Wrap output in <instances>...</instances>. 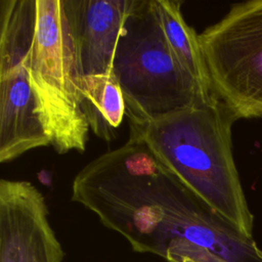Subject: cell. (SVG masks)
<instances>
[{
  "label": "cell",
  "instance_id": "10",
  "mask_svg": "<svg viewBox=\"0 0 262 262\" xmlns=\"http://www.w3.org/2000/svg\"><path fill=\"white\" fill-rule=\"evenodd\" d=\"M167 42L182 68L198 83L206 96L214 95L203 59L199 35L184 20L181 1L154 0Z\"/></svg>",
  "mask_w": 262,
  "mask_h": 262
},
{
  "label": "cell",
  "instance_id": "8",
  "mask_svg": "<svg viewBox=\"0 0 262 262\" xmlns=\"http://www.w3.org/2000/svg\"><path fill=\"white\" fill-rule=\"evenodd\" d=\"M49 144L27 69L19 61L0 59V162Z\"/></svg>",
  "mask_w": 262,
  "mask_h": 262
},
{
  "label": "cell",
  "instance_id": "7",
  "mask_svg": "<svg viewBox=\"0 0 262 262\" xmlns=\"http://www.w3.org/2000/svg\"><path fill=\"white\" fill-rule=\"evenodd\" d=\"M81 77L113 75L132 0H63Z\"/></svg>",
  "mask_w": 262,
  "mask_h": 262
},
{
  "label": "cell",
  "instance_id": "9",
  "mask_svg": "<svg viewBox=\"0 0 262 262\" xmlns=\"http://www.w3.org/2000/svg\"><path fill=\"white\" fill-rule=\"evenodd\" d=\"M82 108L91 131L104 141L117 136L126 114L122 89L114 75L81 77Z\"/></svg>",
  "mask_w": 262,
  "mask_h": 262
},
{
  "label": "cell",
  "instance_id": "5",
  "mask_svg": "<svg viewBox=\"0 0 262 262\" xmlns=\"http://www.w3.org/2000/svg\"><path fill=\"white\" fill-rule=\"evenodd\" d=\"M199 43L215 97L237 120L262 118V0L231 5Z\"/></svg>",
  "mask_w": 262,
  "mask_h": 262
},
{
  "label": "cell",
  "instance_id": "3",
  "mask_svg": "<svg viewBox=\"0 0 262 262\" xmlns=\"http://www.w3.org/2000/svg\"><path fill=\"white\" fill-rule=\"evenodd\" d=\"M235 121L232 112L214 95L155 121L129 122V134L140 138L212 210L252 236L254 217L232 155Z\"/></svg>",
  "mask_w": 262,
  "mask_h": 262
},
{
  "label": "cell",
  "instance_id": "1",
  "mask_svg": "<svg viewBox=\"0 0 262 262\" xmlns=\"http://www.w3.org/2000/svg\"><path fill=\"white\" fill-rule=\"evenodd\" d=\"M72 201L167 262H262V250L225 220L138 137L89 162L74 178Z\"/></svg>",
  "mask_w": 262,
  "mask_h": 262
},
{
  "label": "cell",
  "instance_id": "2",
  "mask_svg": "<svg viewBox=\"0 0 262 262\" xmlns=\"http://www.w3.org/2000/svg\"><path fill=\"white\" fill-rule=\"evenodd\" d=\"M0 59L27 69L50 145L84 152L90 128L63 0H0Z\"/></svg>",
  "mask_w": 262,
  "mask_h": 262
},
{
  "label": "cell",
  "instance_id": "4",
  "mask_svg": "<svg viewBox=\"0 0 262 262\" xmlns=\"http://www.w3.org/2000/svg\"><path fill=\"white\" fill-rule=\"evenodd\" d=\"M130 123L155 121L206 96L171 50L154 0H132L113 61Z\"/></svg>",
  "mask_w": 262,
  "mask_h": 262
},
{
  "label": "cell",
  "instance_id": "6",
  "mask_svg": "<svg viewBox=\"0 0 262 262\" xmlns=\"http://www.w3.org/2000/svg\"><path fill=\"white\" fill-rule=\"evenodd\" d=\"M43 194L25 180H0V262H62Z\"/></svg>",
  "mask_w": 262,
  "mask_h": 262
}]
</instances>
